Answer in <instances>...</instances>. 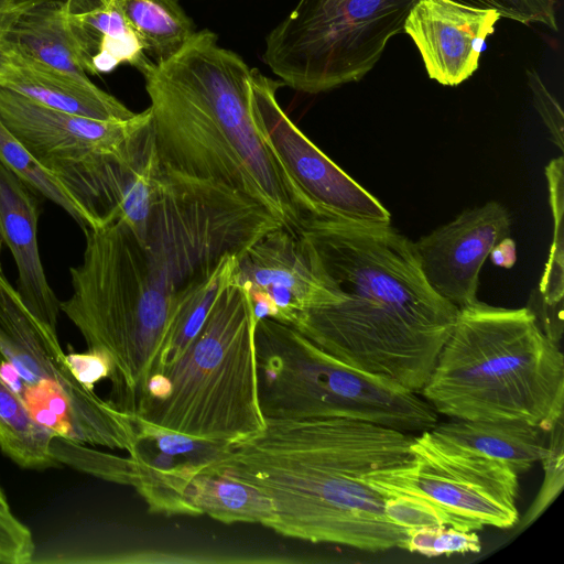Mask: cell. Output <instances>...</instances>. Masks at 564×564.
I'll use <instances>...</instances> for the list:
<instances>
[{
	"label": "cell",
	"instance_id": "6da1fadb",
	"mask_svg": "<svg viewBox=\"0 0 564 564\" xmlns=\"http://www.w3.org/2000/svg\"><path fill=\"white\" fill-rule=\"evenodd\" d=\"M335 302L293 325L324 351L420 393L459 310L426 282L413 241L390 224L308 215L296 231Z\"/></svg>",
	"mask_w": 564,
	"mask_h": 564
},
{
	"label": "cell",
	"instance_id": "7a4b0ae2",
	"mask_svg": "<svg viewBox=\"0 0 564 564\" xmlns=\"http://www.w3.org/2000/svg\"><path fill=\"white\" fill-rule=\"evenodd\" d=\"M202 471L245 482L273 507L270 529L312 543L368 552L399 547L406 532L384 514L364 477L410 457L412 433L338 416L265 419Z\"/></svg>",
	"mask_w": 564,
	"mask_h": 564
},
{
	"label": "cell",
	"instance_id": "3957f363",
	"mask_svg": "<svg viewBox=\"0 0 564 564\" xmlns=\"http://www.w3.org/2000/svg\"><path fill=\"white\" fill-rule=\"evenodd\" d=\"M162 169L223 184L269 209L295 232L319 213L264 142L252 112L251 68L218 36L196 31L172 58L141 73Z\"/></svg>",
	"mask_w": 564,
	"mask_h": 564
},
{
	"label": "cell",
	"instance_id": "277c9868",
	"mask_svg": "<svg viewBox=\"0 0 564 564\" xmlns=\"http://www.w3.org/2000/svg\"><path fill=\"white\" fill-rule=\"evenodd\" d=\"M420 393L452 419L522 421L550 432L563 419L564 357L531 308L478 301L459 310Z\"/></svg>",
	"mask_w": 564,
	"mask_h": 564
},
{
	"label": "cell",
	"instance_id": "5b68a950",
	"mask_svg": "<svg viewBox=\"0 0 564 564\" xmlns=\"http://www.w3.org/2000/svg\"><path fill=\"white\" fill-rule=\"evenodd\" d=\"M83 262L69 269L73 293L61 311L87 350L111 361L108 401L133 415L152 375L183 283L119 219L84 230ZM191 283V282H189Z\"/></svg>",
	"mask_w": 564,
	"mask_h": 564
},
{
	"label": "cell",
	"instance_id": "8992f818",
	"mask_svg": "<svg viewBox=\"0 0 564 564\" xmlns=\"http://www.w3.org/2000/svg\"><path fill=\"white\" fill-rule=\"evenodd\" d=\"M254 323L250 295L236 272L184 354L150 376L133 415L229 446L262 433Z\"/></svg>",
	"mask_w": 564,
	"mask_h": 564
},
{
	"label": "cell",
	"instance_id": "52a82bcc",
	"mask_svg": "<svg viewBox=\"0 0 564 564\" xmlns=\"http://www.w3.org/2000/svg\"><path fill=\"white\" fill-rule=\"evenodd\" d=\"M253 348L264 419L338 416L405 433L437 424V413L415 392L340 361L290 325L257 321Z\"/></svg>",
	"mask_w": 564,
	"mask_h": 564
},
{
	"label": "cell",
	"instance_id": "ba28073f",
	"mask_svg": "<svg viewBox=\"0 0 564 564\" xmlns=\"http://www.w3.org/2000/svg\"><path fill=\"white\" fill-rule=\"evenodd\" d=\"M417 0H300L267 36L263 62L283 85L319 94L361 80L403 32Z\"/></svg>",
	"mask_w": 564,
	"mask_h": 564
},
{
	"label": "cell",
	"instance_id": "9c48e42d",
	"mask_svg": "<svg viewBox=\"0 0 564 564\" xmlns=\"http://www.w3.org/2000/svg\"><path fill=\"white\" fill-rule=\"evenodd\" d=\"M364 480L383 497L429 500L458 530L509 529L519 521V475L500 462L443 446L429 431L413 436L405 462L372 470Z\"/></svg>",
	"mask_w": 564,
	"mask_h": 564
},
{
	"label": "cell",
	"instance_id": "30bf717a",
	"mask_svg": "<svg viewBox=\"0 0 564 564\" xmlns=\"http://www.w3.org/2000/svg\"><path fill=\"white\" fill-rule=\"evenodd\" d=\"M0 120L58 181L105 156H137L154 142L150 108L127 120H95L45 107L4 87Z\"/></svg>",
	"mask_w": 564,
	"mask_h": 564
},
{
	"label": "cell",
	"instance_id": "8fae6325",
	"mask_svg": "<svg viewBox=\"0 0 564 564\" xmlns=\"http://www.w3.org/2000/svg\"><path fill=\"white\" fill-rule=\"evenodd\" d=\"M252 112L264 142L295 186L321 212L366 224H390L389 210L322 152L276 99L282 82L251 68Z\"/></svg>",
	"mask_w": 564,
	"mask_h": 564
},
{
	"label": "cell",
	"instance_id": "7c38bea8",
	"mask_svg": "<svg viewBox=\"0 0 564 564\" xmlns=\"http://www.w3.org/2000/svg\"><path fill=\"white\" fill-rule=\"evenodd\" d=\"M237 281L250 295L254 321L293 325L308 310L335 302L295 232L278 227L238 257Z\"/></svg>",
	"mask_w": 564,
	"mask_h": 564
},
{
	"label": "cell",
	"instance_id": "4fadbf2b",
	"mask_svg": "<svg viewBox=\"0 0 564 564\" xmlns=\"http://www.w3.org/2000/svg\"><path fill=\"white\" fill-rule=\"evenodd\" d=\"M510 230V214L499 202L463 210L413 242L426 282L458 310L477 303L481 267Z\"/></svg>",
	"mask_w": 564,
	"mask_h": 564
},
{
	"label": "cell",
	"instance_id": "5bb4252c",
	"mask_svg": "<svg viewBox=\"0 0 564 564\" xmlns=\"http://www.w3.org/2000/svg\"><path fill=\"white\" fill-rule=\"evenodd\" d=\"M499 12L456 0H417L403 32L411 37L426 73L443 86H457L478 68L486 40Z\"/></svg>",
	"mask_w": 564,
	"mask_h": 564
},
{
	"label": "cell",
	"instance_id": "9a60e30c",
	"mask_svg": "<svg viewBox=\"0 0 564 564\" xmlns=\"http://www.w3.org/2000/svg\"><path fill=\"white\" fill-rule=\"evenodd\" d=\"M39 203L30 187L0 162V235L17 265V290L30 311L56 332L59 301L39 252Z\"/></svg>",
	"mask_w": 564,
	"mask_h": 564
},
{
	"label": "cell",
	"instance_id": "2e32d148",
	"mask_svg": "<svg viewBox=\"0 0 564 564\" xmlns=\"http://www.w3.org/2000/svg\"><path fill=\"white\" fill-rule=\"evenodd\" d=\"M3 51L0 87L45 107L102 121H121L135 115L88 77L72 75Z\"/></svg>",
	"mask_w": 564,
	"mask_h": 564
},
{
	"label": "cell",
	"instance_id": "e0dca14e",
	"mask_svg": "<svg viewBox=\"0 0 564 564\" xmlns=\"http://www.w3.org/2000/svg\"><path fill=\"white\" fill-rule=\"evenodd\" d=\"M65 23L87 74L128 64L142 73L152 63L130 26L124 0H62Z\"/></svg>",
	"mask_w": 564,
	"mask_h": 564
},
{
	"label": "cell",
	"instance_id": "ac0fdd59",
	"mask_svg": "<svg viewBox=\"0 0 564 564\" xmlns=\"http://www.w3.org/2000/svg\"><path fill=\"white\" fill-rule=\"evenodd\" d=\"M438 444L506 464L518 475L541 462L549 432L522 421L458 420L429 430Z\"/></svg>",
	"mask_w": 564,
	"mask_h": 564
},
{
	"label": "cell",
	"instance_id": "d6986e66",
	"mask_svg": "<svg viewBox=\"0 0 564 564\" xmlns=\"http://www.w3.org/2000/svg\"><path fill=\"white\" fill-rule=\"evenodd\" d=\"M0 48L67 74L88 75L68 33L62 0L46 2L23 14Z\"/></svg>",
	"mask_w": 564,
	"mask_h": 564
},
{
	"label": "cell",
	"instance_id": "ffe728a7",
	"mask_svg": "<svg viewBox=\"0 0 564 564\" xmlns=\"http://www.w3.org/2000/svg\"><path fill=\"white\" fill-rule=\"evenodd\" d=\"M237 257L238 254H226L181 290L153 372L172 365L187 349L217 296L236 275Z\"/></svg>",
	"mask_w": 564,
	"mask_h": 564
},
{
	"label": "cell",
	"instance_id": "44dd1931",
	"mask_svg": "<svg viewBox=\"0 0 564 564\" xmlns=\"http://www.w3.org/2000/svg\"><path fill=\"white\" fill-rule=\"evenodd\" d=\"M186 500L193 516L207 514L223 523H258L267 528L274 513L270 499L257 488L210 471L189 481Z\"/></svg>",
	"mask_w": 564,
	"mask_h": 564
},
{
	"label": "cell",
	"instance_id": "7402d4cb",
	"mask_svg": "<svg viewBox=\"0 0 564 564\" xmlns=\"http://www.w3.org/2000/svg\"><path fill=\"white\" fill-rule=\"evenodd\" d=\"M553 234L547 262L539 284L542 328L558 344L563 333L564 297V160L555 158L545 166Z\"/></svg>",
	"mask_w": 564,
	"mask_h": 564
},
{
	"label": "cell",
	"instance_id": "603a6c76",
	"mask_svg": "<svg viewBox=\"0 0 564 564\" xmlns=\"http://www.w3.org/2000/svg\"><path fill=\"white\" fill-rule=\"evenodd\" d=\"M123 10L144 55L155 65L175 56L196 33L176 0H124Z\"/></svg>",
	"mask_w": 564,
	"mask_h": 564
},
{
	"label": "cell",
	"instance_id": "cb8c5ba5",
	"mask_svg": "<svg viewBox=\"0 0 564 564\" xmlns=\"http://www.w3.org/2000/svg\"><path fill=\"white\" fill-rule=\"evenodd\" d=\"M55 435L39 424L21 398L0 377V449L20 467L59 466L53 457Z\"/></svg>",
	"mask_w": 564,
	"mask_h": 564
},
{
	"label": "cell",
	"instance_id": "d4e9b609",
	"mask_svg": "<svg viewBox=\"0 0 564 564\" xmlns=\"http://www.w3.org/2000/svg\"><path fill=\"white\" fill-rule=\"evenodd\" d=\"M0 162L32 191L62 207L83 230L86 216L63 184L43 167L0 120Z\"/></svg>",
	"mask_w": 564,
	"mask_h": 564
},
{
	"label": "cell",
	"instance_id": "484cf974",
	"mask_svg": "<svg viewBox=\"0 0 564 564\" xmlns=\"http://www.w3.org/2000/svg\"><path fill=\"white\" fill-rule=\"evenodd\" d=\"M53 457L58 465H69L101 479L133 486L134 462L129 457L91 449L84 444L55 436Z\"/></svg>",
	"mask_w": 564,
	"mask_h": 564
},
{
	"label": "cell",
	"instance_id": "4316f807",
	"mask_svg": "<svg viewBox=\"0 0 564 564\" xmlns=\"http://www.w3.org/2000/svg\"><path fill=\"white\" fill-rule=\"evenodd\" d=\"M399 549L436 557L479 553L481 543L475 531H463L449 525H430L408 531Z\"/></svg>",
	"mask_w": 564,
	"mask_h": 564
},
{
	"label": "cell",
	"instance_id": "83f0119b",
	"mask_svg": "<svg viewBox=\"0 0 564 564\" xmlns=\"http://www.w3.org/2000/svg\"><path fill=\"white\" fill-rule=\"evenodd\" d=\"M387 519L405 532L430 525H449L452 518L429 500L413 495L384 497Z\"/></svg>",
	"mask_w": 564,
	"mask_h": 564
},
{
	"label": "cell",
	"instance_id": "f1b7e54d",
	"mask_svg": "<svg viewBox=\"0 0 564 564\" xmlns=\"http://www.w3.org/2000/svg\"><path fill=\"white\" fill-rule=\"evenodd\" d=\"M546 452L541 462L544 465V480L539 496L522 519L521 528L530 524L556 498L563 486V419L547 433Z\"/></svg>",
	"mask_w": 564,
	"mask_h": 564
},
{
	"label": "cell",
	"instance_id": "f546056e",
	"mask_svg": "<svg viewBox=\"0 0 564 564\" xmlns=\"http://www.w3.org/2000/svg\"><path fill=\"white\" fill-rule=\"evenodd\" d=\"M479 8L491 9L501 18L532 25L540 24L557 31L556 0H456Z\"/></svg>",
	"mask_w": 564,
	"mask_h": 564
},
{
	"label": "cell",
	"instance_id": "4dcf8cb0",
	"mask_svg": "<svg viewBox=\"0 0 564 564\" xmlns=\"http://www.w3.org/2000/svg\"><path fill=\"white\" fill-rule=\"evenodd\" d=\"M35 549L30 530L11 511L0 510V562L32 563Z\"/></svg>",
	"mask_w": 564,
	"mask_h": 564
},
{
	"label": "cell",
	"instance_id": "1f68e13d",
	"mask_svg": "<svg viewBox=\"0 0 564 564\" xmlns=\"http://www.w3.org/2000/svg\"><path fill=\"white\" fill-rule=\"evenodd\" d=\"M527 77L533 106L547 129L552 142L563 152L564 116L561 105L546 88L538 72L527 70Z\"/></svg>",
	"mask_w": 564,
	"mask_h": 564
},
{
	"label": "cell",
	"instance_id": "d6a6232c",
	"mask_svg": "<svg viewBox=\"0 0 564 564\" xmlns=\"http://www.w3.org/2000/svg\"><path fill=\"white\" fill-rule=\"evenodd\" d=\"M66 362L72 375L90 390L100 380L109 379L112 372L110 359L99 351L69 352L66 355Z\"/></svg>",
	"mask_w": 564,
	"mask_h": 564
},
{
	"label": "cell",
	"instance_id": "836d02e7",
	"mask_svg": "<svg viewBox=\"0 0 564 564\" xmlns=\"http://www.w3.org/2000/svg\"><path fill=\"white\" fill-rule=\"evenodd\" d=\"M50 1L55 0H0V45L23 14Z\"/></svg>",
	"mask_w": 564,
	"mask_h": 564
},
{
	"label": "cell",
	"instance_id": "e575fe53",
	"mask_svg": "<svg viewBox=\"0 0 564 564\" xmlns=\"http://www.w3.org/2000/svg\"><path fill=\"white\" fill-rule=\"evenodd\" d=\"M491 262L503 269H510L517 261V247L512 238L505 237L494 246L489 256Z\"/></svg>",
	"mask_w": 564,
	"mask_h": 564
},
{
	"label": "cell",
	"instance_id": "d590c367",
	"mask_svg": "<svg viewBox=\"0 0 564 564\" xmlns=\"http://www.w3.org/2000/svg\"><path fill=\"white\" fill-rule=\"evenodd\" d=\"M0 510L7 511V512L10 511V506H9V502H8V498H7L3 489L1 488V486H0Z\"/></svg>",
	"mask_w": 564,
	"mask_h": 564
},
{
	"label": "cell",
	"instance_id": "8d00e7d4",
	"mask_svg": "<svg viewBox=\"0 0 564 564\" xmlns=\"http://www.w3.org/2000/svg\"><path fill=\"white\" fill-rule=\"evenodd\" d=\"M3 51L0 48V77L2 75V69H3Z\"/></svg>",
	"mask_w": 564,
	"mask_h": 564
},
{
	"label": "cell",
	"instance_id": "74e56055",
	"mask_svg": "<svg viewBox=\"0 0 564 564\" xmlns=\"http://www.w3.org/2000/svg\"><path fill=\"white\" fill-rule=\"evenodd\" d=\"M2 243H3V240H2L1 235H0V268H1V252H2Z\"/></svg>",
	"mask_w": 564,
	"mask_h": 564
}]
</instances>
